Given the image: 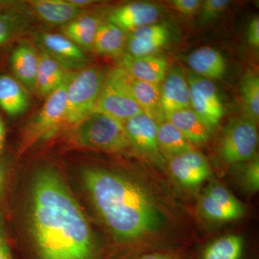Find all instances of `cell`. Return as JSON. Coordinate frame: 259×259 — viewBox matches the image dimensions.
<instances>
[{
  "mask_svg": "<svg viewBox=\"0 0 259 259\" xmlns=\"http://www.w3.org/2000/svg\"><path fill=\"white\" fill-rule=\"evenodd\" d=\"M30 228L40 259H93L95 241L84 214L59 174L40 168L32 180Z\"/></svg>",
  "mask_w": 259,
  "mask_h": 259,
  "instance_id": "cell-1",
  "label": "cell"
},
{
  "mask_svg": "<svg viewBox=\"0 0 259 259\" xmlns=\"http://www.w3.org/2000/svg\"><path fill=\"white\" fill-rule=\"evenodd\" d=\"M91 200L110 232L122 241L151 234L161 226L163 215L151 194L134 181L98 168L83 171Z\"/></svg>",
  "mask_w": 259,
  "mask_h": 259,
  "instance_id": "cell-2",
  "label": "cell"
},
{
  "mask_svg": "<svg viewBox=\"0 0 259 259\" xmlns=\"http://www.w3.org/2000/svg\"><path fill=\"white\" fill-rule=\"evenodd\" d=\"M71 138L81 147L108 152H123L131 148L123 122L102 112H95L74 126Z\"/></svg>",
  "mask_w": 259,
  "mask_h": 259,
  "instance_id": "cell-3",
  "label": "cell"
},
{
  "mask_svg": "<svg viewBox=\"0 0 259 259\" xmlns=\"http://www.w3.org/2000/svg\"><path fill=\"white\" fill-rule=\"evenodd\" d=\"M105 78V73L97 67L76 73L66 90V123L75 126L95 112Z\"/></svg>",
  "mask_w": 259,
  "mask_h": 259,
  "instance_id": "cell-4",
  "label": "cell"
},
{
  "mask_svg": "<svg viewBox=\"0 0 259 259\" xmlns=\"http://www.w3.org/2000/svg\"><path fill=\"white\" fill-rule=\"evenodd\" d=\"M131 79L120 66L110 71L95 112L106 114L122 122L144 113L135 100Z\"/></svg>",
  "mask_w": 259,
  "mask_h": 259,
  "instance_id": "cell-5",
  "label": "cell"
},
{
  "mask_svg": "<svg viewBox=\"0 0 259 259\" xmlns=\"http://www.w3.org/2000/svg\"><path fill=\"white\" fill-rule=\"evenodd\" d=\"M258 144L256 121L245 115L234 117L223 133L220 154L227 163L246 161L254 157Z\"/></svg>",
  "mask_w": 259,
  "mask_h": 259,
  "instance_id": "cell-6",
  "label": "cell"
},
{
  "mask_svg": "<svg viewBox=\"0 0 259 259\" xmlns=\"http://www.w3.org/2000/svg\"><path fill=\"white\" fill-rule=\"evenodd\" d=\"M75 74L70 71L62 84L47 97L40 111L29 124L27 131L29 144L48 139L65 123L66 90Z\"/></svg>",
  "mask_w": 259,
  "mask_h": 259,
  "instance_id": "cell-7",
  "label": "cell"
},
{
  "mask_svg": "<svg viewBox=\"0 0 259 259\" xmlns=\"http://www.w3.org/2000/svg\"><path fill=\"white\" fill-rule=\"evenodd\" d=\"M187 81L190 89L191 108L212 130L224 115V107L217 89L210 80L190 71Z\"/></svg>",
  "mask_w": 259,
  "mask_h": 259,
  "instance_id": "cell-8",
  "label": "cell"
},
{
  "mask_svg": "<svg viewBox=\"0 0 259 259\" xmlns=\"http://www.w3.org/2000/svg\"><path fill=\"white\" fill-rule=\"evenodd\" d=\"M199 208L206 218L219 222L239 219L245 212L243 204L224 186L215 182L204 190Z\"/></svg>",
  "mask_w": 259,
  "mask_h": 259,
  "instance_id": "cell-9",
  "label": "cell"
},
{
  "mask_svg": "<svg viewBox=\"0 0 259 259\" xmlns=\"http://www.w3.org/2000/svg\"><path fill=\"white\" fill-rule=\"evenodd\" d=\"M123 125L131 148L155 163H163V154L158 147L156 121L141 113L126 120Z\"/></svg>",
  "mask_w": 259,
  "mask_h": 259,
  "instance_id": "cell-10",
  "label": "cell"
},
{
  "mask_svg": "<svg viewBox=\"0 0 259 259\" xmlns=\"http://www.w3.org/2000/svg\"><path fill=\"white\" fill-rule=\"evenodd\" d=\"M170 171L180 183L185 187H197L211 175L207 160L199 151L192 149L170 158Z\"/></svg>",
  "mask_w": 259,
  "mask_h": 259,
  "instance_id": "cell-11",
  "label": "cell"
},
{
  "mask_svg": "<svg viewBox=\"0 0 259 259\" xmlns=\"http://www.w3.org/2000/svg\"><path fill=\"white\" fill-rule=\"evenodd\" d=\"M161 16L157 5L143 2L129 3L116 8L108 17V23L119 27L125 32L155 24Z\"/></svg>",
  "mask_w": 259,
  "mask_h": 259,
  "instance_id": "cell-12",
  "label": "cell"
},
{
  "mask_svg": "<svg viewBox=\"0 0 259 259\" xmlns=\"http://www.w3.org/2000/svg\"><path fill=\"white\" fill-rule=\"evenodd\" d=\"M39 39L44 51L66 71L81 69L86 65L88 59L81 48L64 35L46 32Z\"/></svg>",
  "mask_w": 259,
  "mask_h": 259,
  "instance_id": "cell-13",
  "label": "cell"
},
{
  "mask_svg": "<svg viewBox=\"0 0 259 259\" xmlns=\"http://www.w3.org/2000/svg\"><path fill=\"white\" fill-rule=\"evenodd\" d=\"M120 66L133 79L156 84H161L168 71L166 58L156 54L142 57L125 54Z\"/></svg>",
  "mask_w": 259,
  "mask_h": 259,
  "instance_id": "cell-14",
  "label": "cell"
},
{
  "mask_svg": "<svg viewBox=\"0 0 259 259\" xmlns=\"http://www.w3.org/2000/svg\"><path fill=\"white\" fill-rule=\"evenodd\" d=\"M169 39L166 26L153 24L130 32L126 42L128 55L134 57L153 55L164 47Z\"/></svg>",
  "mask_w": 259,
  "mask_h": 259,
  "instance_id": "cell-15",
  "label": "cell"
},
{
  "mask_svg": "<svg viewBox=\"0 0 259 259\" xmlns=\"http://www.w3.org/2000/svg\"><path fill=\"white\" fill-rule=\"evenodd\" d=\"M161 105L165 114L191 108L190 86L180 69L167 71L161 84Z\"/></svg>",
  "mask_w": 259,
  "mask_h": 259,
  "instance_id": "cell-16",
  "label": "cell"
},
{
  "mask_svg": "<svg viewBox=\"0 0 259 259\" xmlns=\"http://www.w3.org/2000/svg\"><path fill=\"white\" fill-rule=\"evenodd\" d=\"M11 66L17 80L27 90H36L39 54L35 48L23 42L15 48L11 56Z\"/></svg>",
  "mask_w": 259,
  "mask_h": 259,
  "instance_id": "cell-17",
  "label": "cell"
},
{
  "mask_svg": "<svg viewBox=\"0 0 259 259\" xmlns=\"http://www.w3.org/2000/svg\"><path fill=\"white\" fill-rule=\"evenodd\" d=\"M187 64L192 72L207 79H221L226 72L224 57L212 47L199 48L187 58Z\"/></svg>",
  "mask_w": 259,
  "mask_h": 259,
  "instance_id": "cell-18",
  "label": "cell"
},
{
  "mask_svg": "<svg viewBox=\"0 0 259 259\" xmlns=\"http://www.w3.org/2000/svg\"><path fill=\"white\" fill-rule=\"evenodd\" d=\"M30 3L42 20L53 25H66L85 13L69 0H34Z\"/></svg>",
  "mask_w": 259,
  "mask_h": 259,
  "instance_id": "cell-19",
  "label": "cell"
},
{
  "mask_svg": "<svg viewBox=\"0 0 259 259\" xmlns=\"http://www.w3.org/2000/svg\"><path fill=\"white\" fill-rule=\"evenodd\" d=\"M166 120L175 125L192 145L204 144L210 136L212 130L192 108L167 114Z\"/></svg>",
  "mask_w": 259,
  "mask_h": 259,
  "instance_id": "cell-20",
  "label": "cell"
},
{
  "mask_svg": "<svg viewBox=\"0 0 259 259\" xmlns=\"http://www.w3.org/2000/svg\"><path fill=\"white\" fill-rule=\"evenodd\" d=\"M131 88L135 100L143 112L157 123L166 120L161 105V84L131 79Z\"/></svg>",
  "mask_w": 259,
  "mask_h": 259,
  "instance_id": "cell-21",
  "label": "cell"
},
{
  "mask_svg": "<svg viewBox=\"0 0 259 259\" xmlns=\"http://www.w3.org/2000/svg\"><path fill=\"white\" fill-rule=\"evenodd\" d=\"M69 72L54 58L42 51L39 54L36 91L42 97H49L62 84Z\"/></svg>",
  "mask_w": 259,
  "mask_h": 259,
  "instance_id": "cell-22",
  "label": "cell"
},
{
  "mask_svg": "<svg viewBox=\"0 0 259 259\" xmlns=\"http://www.w3.org/2000/svg\"><path fill=\"white\" fill-rule=\"evenodd\" d=\"M29 99L23 85L8 75L0 76V107L8 115H20L28 109Z\"/></svg>",
  "mask_w": 259,
  "mask_h": 259,
  "instance_id": "cell-23",
  "label": "cell"
},
{
  "mask_svg": "<svg viewBox=\"0 0 259 259\" xmlns=\"http://www.w3.org/2000/svg\"><path fill=\"white\" fill-rule=\"evenodd\" d=\"M127 38L126 32L119 27L102 23L97 29L93 49L99 55L116 57L123 52Z\"/></svg>",
  "mask_w": 259,
  "mask_h": 259,
  "instance_id": "cell-24",
  "label": "cell"
},
{
  "mask_svg": "<svg viewBox=\"0 0 259 259\" xmlns=\"http://www.w3.org/2000/svg\"><path fill=\"white\" fill-rule=\"evenodd\" d=\"M101 24L96 17L83 15L64 25L62 30L65 36L81 49H92L97 29Z\"/></svg>",
  "mask_w": 259,
  "mask_h": 259,
  "instance_id": "cell-25",
  "label": "cell"
},
{
  "mask_svg": "<svg viewBox=\"0 0 259 259\" xmlns=\"http://www.w3.org/2000/svg\"><path fill=\"white\" fill-rule=\"evenodd\" d=\"M157 141L161 153L170 158L193 149L183 134L167 120L158 123Z\"/></svg>",
  "mask_w": 259,
  "mask_h": 259,
  "instance_id": "cell-26",
  "label": "cell"
},
{
  "mask_svg": "<svg viewBox=\"0 0 259 259\" xmlns=\"http://www.w3.org/2000/svg\"><path fill=\"white\" fill-rule=\"evenodd\" d=\"M240 94L245 115L255 121L259 117V77L252 69L247 70L242 76Z\"/></svg>",
  "mask_w": 259,
  "mask_h": 259,
  "instance_id": "cell-27",
  "label": "cell"
},
{
  "mask_svg": "<svg viewBox=\"0 0 259 259\" xmlns=\"http://www.w3.org/2000/svg\"><path fill=\"white\" fill-rule=\"evenodd\" d=\"M243 239L239 235H227L214 240L206 248L203 259H240Z\"/></svg>",
  "mask_w": 259,
  "mask_h": 259,
  "instance_id": "cell-28",
  "label": "cell"
},
{
  "mask_svg": "<svg viewBox=\"0 0 259 259\" xmlns=\"http://www.w3.org/2000/svg\"><path fill=\"white\" fill-rule=\"evenodd\" d=\"M231 1L228 0H205L201 5L199 21L202 23H209L218 18L228 8Z\"/></svg>",
  "mask_w": 259,
  "mask_h": 259,
  "instance_id": "cell-29",
  "label": "cell"
},
{
  "mask_svg": "<svg viewBox=\"0 0 259 259\" xmlns=\"http://www.w3.org/2000/svg\"><path fill=\"white\" fill-rule=\"evenodd\" d=\"M18 24L15 17L0 15V46L9 41L17 31Z\"/></svg>",
  "mask_w": 259,
  "mask_h": 259,
  "instance_id": "cell-30",
  "label": "cell"
},
{
  "mask_svg": "<svg viewBox=\"0 0 259 259\" xmlns=\"http://www.w3.org/2000/svg\"><path fill=\"white\" fill-rule=\"evenodd\" d=\"M245 170L244 181L245 185L252 192H256L259 189V159L254 156Z\"/></svg>",
  "mask_w": 259,
  "mask_h": 259,
  "instance_id": "cell-31",
  "label": "cell"
},
{
  "mask_svg": "<svg viewBox=\"0 0 259 259\" xmlns=\"http://www.w3.org/2000/svg\"><path fill=\"white\" fill-rule=\"evenodd\" d=\"M168 3L172 8L179 13L186 15H192L198 11L202 1L201 0H171Z\"/></svg>",
  "mask_w": 259,
  "mask_h": 259,
  "instance_id": "cell-32",
  "label": "cell"
},
{
  "mask_svg": "<svg viewBox=\"0 0 259 259\" xmlns=\"http://www.w3.org/2000/svg\"><path fill=\"white\" fill-rule=\"evenodd\" d=\"M247 40L252 47L258 49L259 47V18L253 17L248 24L247 30Z\"/></svg>",
  "mask_w": 259,
  "mask_h": 259,
  "instance_id": "cell-33",
  "label": "cell"
},
{
  "mask_svg": "<svg viewBox=\"0 0 259 259\" xmlns=\"http://www.w3.org/2000/svg\"><path fill=\"white\" fill-rule=\"evenodd\" d=\"M0 259H13L9 244L1 232H0Z\"/></svg>",
  "mask_w": 259,
  "mask_h": 259,
  "instance_id": "cell-34",
  "label": "cell"
},
{
  "mask_svg": "<svg viewBox=\"0 0 259 259\" xmlns=\"http://www.w3.org/2000/svg\"><path fill=\"white\" fill-rule=\"evenodd\" d=\"M5 183H6V168L5 165L0 162V197L4 192Z\"/></svg>",
  "mask_w": 259,
  "mask_h": 259,
  "instance_id": "cell-35",
  "label": "cell"
},
{
  "mask_svg": "<svg viewBox=\"0 0 259 259\" xmlns=\"http://www.w3.org/2000/svg\"><path fill=\"white\" fill-rule=\"evenodd\" d=\"M5 139V128L3 120L0 118V152L4 148Z\"/></svg>",
  "mask_w": 259,
  "mask_h": 259,
  "instance_id": "cell-36",
  "label": "cell"
},
{
  "mask_svg": "<svg viewBox=\"0 0 259 259\" xmlns=\"http://www.w3.org/2000/svg\"><path fill=\"white\" fill-rule=\"evenodd\" d=\"M69 1L72 4L81 8H83L85 6H88V5H92L95 3V1H93V0H69Z\"/></svg>",
  "mask_w": 259,
  "mask_h": 259,
  "instance_id": "cell-37",
  "label": "cell"
},
{
  "mask_svg": "<svg viewBox=\"0 0 259 259\" xmlns=\"http://www.w3.org/2000/svg\"><path fill=\"white\" fill-rule=\"evenodd\" d=\"M140 259H173L168 255L161 254V253H152L141 257Z\"/></svg>",
  "mask_w": 259,
  "mask_h": 259,
  "instance_id": "cell-38",
  "label": "cell"
}]
</instances>
